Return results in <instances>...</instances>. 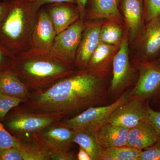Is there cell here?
Returning a JSON list of instances; mask_svg holds the SVG:
<instances>
[{"instance_id": "cell-1", "label": "cell", "mask_w": 160, "mask_h": 160, "mask_svg": "<svg viewBox=\"0 0 160 160\" xmlns=\"http://www.w3.org/2000/svg\"><path fill=\"white\" fill-rule=\"evenodd\" d=\"M97 69L79 70L30 92L23 106L34 110L69 114L99 102L105 94L104 81Z\"/></svg>"}, {"instance_id": "cell-2", "label": "cell", "mask_w": 160, "mask_h": 160, "mask_svg": "<svg viewBox=\"0 0 160 160\" xmlns=\"http://www.w3.org/2000/svg\"><path fill=\"white\" fill-rule=\"evenodd\" d=\"M13 71L30 92L77 72L75 65L51 49H29L15 55Z\"/></svg>"}, {"instance_id": "cell-3", "label": "cell", "mask_w": 160, "mask_h": 160, "mask_svg": "<svg viewBox=\"0 0 160 160\" xmlns=\"http://www.w3.org/2000/svg\"><path fill=\"white\" fill-rule=\"evenodd\" d=\"M9 9L0 24V42L15 55L29 49L39 6L32 0H9Z\"/></svg>"}, {"instance_id": "cell-4", "label": "cell", "mask_w": 160, "mask_h": 160, "mask_svg": "<svg viewBox=\"0 0 160 160\" xmlns=\"http://www.w3.org/2000/svg\"><path fill=\"white\" fill-rule=\"evenodd\" d=\"M67 115L62 112L38 111L20 105L12 109L2 122L7 131L20 141L33 142L37 132Z\"/></svg>"}, {"instance_id": "cell-5", "label": "cell", "mask_w": 160, "mask_h": 160, "mask_svg": "<svg viewBox=\"0 0 160 160\" xmlns=\"http://www.w3.org/2000/svg\"><path fill=\"white\" fill-rule=\"evenodd\" d=\"M131 91L123 93L116 101L108 106L89 107L76 116L62 122L76 132H86L95 134L118 108L129 101Z\"/></svg>"}, {"instance_id": "cell-6", "label": "cell", "mask_w": 160, "mask_h": 160, "mask_svg": "<svg viewBox=\"0 0 160 160\" xmlns=\"http://www.w3.org/2000/svg\"><path fill=\"white\" fill-rule=\"evenodd\" d=\"M76 132L62 121L52 123L35 135L33 142L51 153L69 151Z\"/></svg>"}, {"instance_id": "cell-7", "label": "cell", "mask_w": 160, "mask_h": 160, "mask_svg": "<svg viewBox=\"0 0 160 160\" xmlns=\"http://www.w3.org/2000/svg\"><path fill=\"white\" fill-rule=\"evenodd\" d=\"M139 77L130 98L147 101L160 93V58L138 63Z\"/></svg>"}, {"instance_id": "cell-8", "label": "cell", "mask_w": 160, "mask_h": 160, "mask_svg": "<svg viewBox=\"0 0 160 160\" xmlns=\"http://www.w3.org/2000/svg\"><path fill=\"white\" fill-rule=\"evenodd\" d=\"M85 22L78 19L56 36L51 50L67 62L74 65Z\"/></svg>"}, {"instance_id": "cell-9", "label": "cell", "mask_w": 160, "mask_h": 160, "mask_svg": "<svg viewBox=\"0 0 160 160\" xmlns=\"http://www.w3.org/2000/svg\"><path fill=\"white\" fill-rule=\"evenodd\" d=\"M146 101L139 98H130L118 108L107 122L131 129L147 116L149 104Z\"/></svg>"}, {"instance_id": "cell-10", "label": "cell", "mask_w": 160, "mask_h": 160, "mask_svg": "<svg viewBox=\"0 0 160 160\" xmlns=\"http://www.w3.org/2000/svg\"><path fill=\"white\" fill-rule=\"evenodd\" d=\"M57 32L48 13L42 6L38 11L29 49H51Z\"/></svg>"}, {"instance_id": "cell-11", "label": "cell", "mask_w": 160, "mask_h": 160, "mask_svg": "<svg viewBox=\"0 0 160 160\" xmlns=\"http://www.w3.org/2000/svg\"><path fill=\"white\" fill-rule=\"evenodd\" d=\"M127 38H123L120 49L115 56L112 63V78L110 89L113 93L122 91L126 87L131 76Z\"/></svg>"}, {"instance_id": "cell-12", "label": "cell", "mask_w": 160, "mask_h": 160, "mask_svg": "<svg viewBox=\"0 0 160 160\" xmlns=\"http://www.w3.org/2000/svg\"><path fill=\"white\" fill-rule=\"evenodd\" d=\"M74 65L79 70L86 69L92 53L100 42L101 27L98 24L85 23Z\"/></svg>"}, {"instance_id": "cell-13", "label": "cell", "mask_w": 160, "mask_h": 160, "mask_svg": "<svg viewBox=\"0 0 160 160\" xmlns=\"http://www.w3.org/2000/svg\"><path fill=\"white\" fill-rule=\"evenodd\" d=\"M43 6L54 26L57 34L80 19L79 12L75 3H53Z\"/></svg>"}, {"instance_id": "cell-14", "label": "cell", "mask_w": 160, "mask_h": 160, "mask_svg": "<svg viewBox=\"0 0 160 160\" xmlns=\"http://www.w3.org/2000/svg\"><path fill=\"white\" fill-rule=\"evenodd\" d=\"M146 23L141 41L144 62L155 60L160 57V15Z\"/></svg>"}, {"instance_id": "cell-15", "label": "cell", "mask_w": 160, "mask_h": 160, "mask_svg": "<svg viewBox=\"0 0 160 160\" xmlns=\"http://www.w3.org/2000/svg\"><path fill=\"white\" fill-rule=\"evenodd\" d=\"M159 138L147 115L136 126L129 129L127 146L143 150L152 146Z\"/></svg>"}, {"instance_id": "cell-16", "label": "cell", "mask_w": 160, "mask_h": 160, "mask_svg": "<svg viewBox=\"0 0 160 160\" xmlns=\"http://www.w3.org/2000/svg\"><path fill=\"white\" fill-rule=\"evenodd\" d=\"M129 129L106 123L95 133L99 145L103 149L127 146Z\"/></svg>"}, {"instance_id": "cell-17", "label": "cell", "mask_w": 160, "mask_h": 160, "mask_svg": "<svg viewBox=\"0 0 160 160\" xmlns=\"http://www.w3.org/2000/svg\"><path fill=\"white\" fill-rule=\"evenodd\" d=\"M118 0H88L85 10L86 19L106 18L114 21L122 20Z\"/></svg>"}, {"instance_id": "cell-18", "label": "cell", "mask_w": 160, "mask_h": 160, "mask_svg": "<svg viewBox=\"0 0 160 160\" xmlns=\"http://www.w3.org/2000/svg\"><path fill=\"white\" fill-rule=\"evenodd\" d=\"M131 39L140 33L144 20L143 0H121Z\"/></svg>"}, {"instance_id": "cell-19", "label": "cell", "mask_w": 160, "mask_h": 160, "mask_svg": "<svg viewBox=\"0 0 160 160\" xmlns=\"http://www.w3.org/2000/svg\"><path fill=\"white\" fill-rule=\"evenodd\" d=\"M0 92L20 98L27 99L30 92L12 70L0 72Z\"/></svg>"}, {"instance_id": "cell-20", "label": "cell", "mask_w": 160, "mask_h": 160, "mask_svg": "<svg viewBox=\"0 0 160 160\" xmlns=\"http://www.w3.org/2000/svg\"><path fill=\"white\" fill-rule=\"evenodd\" d=\"M72 142L85 149L92 160H98L103 152V149L99 145L95 134L91 132H76Z\"/></svg>"}, {"instance_id": "cell-21", "label": "cell", "mask_w": 160, "mask_h": 160, "mask_svg": "<svg viewBox=\"0 0 160 160\" xmlns=\"http://www.w3.org/2000/svg\"><path fill=\"white\" fill-rule=\"evenodd\" d=\"M19 149L23 160H49L50 154L35 142L21 141Z\"/></svg>"}, {"instance_id": "cell-22", "label": "cell", "mask_w": 160, "mask_h": 160, "mask_svg": "<svg viewBox=\"0 0 160 160\" xmlns=\"http://www.w3.org/2000/svg\"><path fill=\"white\" fill-rule=\"evenodd\" d=\"M142 150L128 146L103 149L112 160H139Z\"/></svg>"}, {"instance_id": "cell-23", "label": "cell", "mask_w": 160, "mask_h": 160, "mask_svg": "<svg viewBox=\"0 0 160 160\" xmlns=\"http://www.w3.org/2000/svg\"><path fill=\"white\" fill-rule=\"evenodd\" d=\"M113 50V46L100 42L92 55L86 69H98L100 65L106 61Z\"/></svg>"}, {"instance_id": "cell-24", "label": "cell", "mask_w": 160, "mask_h": 160, "mask_svg": "<svg viewBox=\"0 0 160 160\" xmlns=\"http://www.w3.org/2000/svg\"><path fill=\"white\" fill-rule=\"evenodd\" d=\"M122 35V29L114 24L105 25L101 28L100 42L109 45H117L120 42Z\"/></svg>"}, {"instance_id": "cell-25", "label": "cell", "mask_w": 160, "mask_h": 160, "mask_svg": "<svg viewBox=\"0 0 160 160\" xmlns=\"http://www.w3.org/2000/svg\"><path fill=\"white\" fill-rule=\"evenodd\" d=\"M27 99L14 97L0 92V118L2 121L12 109L26 102Z\"/></svg>"}, {"instance_id": "cell-26", "label": "cell", "mask_w": 160, "mask_h": 160, "mask_svg": "<svg viewBox=\"0 0 160 160\" xmlns=\"http://www.w3.org/2000/svg\"><path fill=\"white\" fill-rule=\"evenodd\" d=\"M21 141L7 131L0 118V152L13 147H18Z\"/></svg>"}, {"instance_id": "cell-27", "label": "cell", "mask_w": 160, "mask_h": 160, "mask_svg": "<svg viewBox=\"0 0 160 160\" xmlns=\"http://www.w3.org/2000/svg\"><path fill=\"white\" fill-rule=\"evenodd\" d=\"M15 60V55L0 42V72L5 70H13Z\"/></svg>"}, {"instance_id": "cell-28", "label": "cell", "mask_w": 160, "mask_h": 160, "mask_svg": "<svg viewBox=\"0 0 160 160\" xmlns=\"http://www.w3.org/2000/svg\"><path fill=\"white\" fill-rule=\"evenodd\" d=\"M143 3L146 22L160 15V0H143Z\"/></svg>"}, {"instance_id": "cell-29", "label": "cell", "mask_w": 160, "mask_h": 160, "mask_svg": "<svg viewBox=\"0 0 160 160\" xmlns=\"http://www.w3.org/2000/svg\"><path fill=\"white\" fill-rule=\"evenodd\" d=\"M139 160H160V138L152 146L142 150Z\"/></svg>"}, {"instance_id": "cell-30", "label": "cell", "mask_w": 160, "mask_h": 160, "mask_svg": "<svg viewBox=\"0 0 160 160\" xmlns=\"http://www.w3.org/2000/svg\"><path fill=\"white\" fill-rule=\"evenodd\" d=\"M0 160H23L18 147H13L0 152Z\"/></svg>"}, {"instance_id": "cell-31", "label": "cell", "mask_w": 160, "mask_h": 160, "mask_svg": "<svg viewBox=\"0 0 160 160\" xmlns=\"http://www.w3.org/2000/svg\"><path fill=\"white\" fill-rule=\"evenodd\" d=\"M148 117L160 138V112L153 110L149 105L148 106Z\"/></svg>"}, {"instance_id": "cell-32", "label": "cell", "mask_w": 160, "mask_h": 160, "mask_svg": "<svg viewBox=\"0 0 160 160\" xmlns=\"http://www.w3.org/2000/svg\"><path fill=\"white\" fill-rule=\"evenodd\" d=\"M50 160H74L76 159L75 155L69 151L58 152L50 154Z\"/></svg>"}, {"instance_id": "cell-33", "label": "cell", "mask_w": 160, "mask_h": 160, "mask_svg": "<svg viewBox=\"0 0 160 160\" xmlns=\"http://www.w3.org/2000/svg\"><path fill=\"white\" fill-rule=\"evenodd\" d=\"M38 6L40 7L51 3L57 2H69L71 3H75V0H32Z\"/></svg>"}, {"instance_id": "cell-34", "label": "cell", "mask_w": 160, "mask_h": 160, "mask_svg": "<svg viewBox=\"0 0 160 160\" xmlns=\"http://www.w3.org/2000/svg\"><path fill=\"white\" fill-rule=\"evenodd\" d=\"M75 1L79 12L80 20L84 22L86 6L88 0H75Z\"/></svg>"}, {"instance_id": "cell-35", "label": "cell", "mask_w": 160, "mask_h": 160, "mask_svg": "<svg viewBox=\"0 0 160 160\" xmlns=\"http://www.w3.org/2000/svg\"><path fill=\"white\" fill-rule=\"evenodd\" d=\"M10 1L4 0L0 2V24L5 17L7 12L9 9Z\"/></svg>"}, {"instance_id": "cell-36", "label": "cell", "mask_w": 160, "mask_h": 160, "mask_svg": "<svg viewBox=\"0 0 160 160\" xmlns=\"http://www.w3.org/2000/svg\"><path fill=\"white\" fill-rule=\"evenodd\" d=\"M77 158L78 160H92L88 152L80 146L77 155Z\"/></svg>"}, {"instance_id": "cell-37", "label": "cell", "mask_w": 160, "mask_h": 160, "mask_svg": "<svg viewBox=\"0 0 160 160\" xmlns=\"http://www.w3.org/2000/svg\"><path fill=\"white\" fill-rule=\"evenodd\" d=\"M2 1H4V0H2Z\"/></svg>"}]
</instances>
